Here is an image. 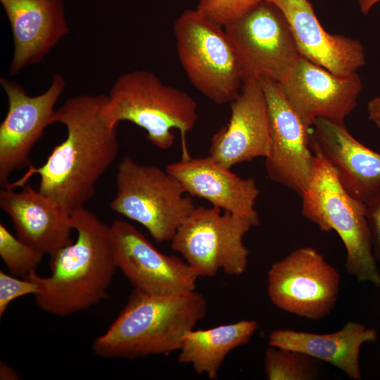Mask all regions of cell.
<instances>
[{
    "mask_svg": "<svg viewBox=\"0 0 380 380\" xmlns=\"http://www.w3.org/2000/svg\"><path fill=\"white\" fill-rule=\"evenodd\" d=\"M313 167L302 193V215L323 232L335 231L346 251L347 272L359 281L380 287L365 203L342 186L329 161L310 142Z\"/></svg>",
    "mask_w": 380,
    "mask_h": 380,
    "instance_id": "cell-5",
    "label": "cell"
},
{
    "mask_svg": "<svg viewBox=\"0 0 380 380\" xmlns=\"http://www.w3.org/2000/svg\"><path fill=\"white\" fill-rule=\"evenodd\" d=\"M0 207L10 217L16 236L44 255L52 257L73 241L72 214L29 184L20 192L1 189Z\"/></svg>",
    "mask_w": 380,
    "mask_h": 380,
    "instance_id": "cell-19",
    "label": "cell"
},
{
    "mask_svg": "<svg viewBox=\"0 0 380 380\" xmlns=\"http://www.w3.org/2000/svg\"><path fill=\"white\" fill-rule=\"evenodd\" d=\"M44 255L0 224V256L11 274L23 277L36 271Z\"/></svg>",
    "mask_w": 380,
    "mask_h": 380,
    "instance_id": "cell-24",
    "label": "cell"
},
{
    "mask_svg": "<svg viewBox=\"0 0 380 380\" xmlns=\"http://www.w3.org/2000/svg\"><path fill=\"white\" fill-rule=\"evenodd\" d=\"M257 225L251 219L222 213L219 208L196 207L177 229L171 247L199 277H214L220 270L240 276L249 255L243 238Z\"/></svg>",
    "mask_w": 380,
    "mask_h": 380,
    "instance_id": "cell-8",
    "label": "cell"
},
{
    "mask_svg": "<svg viewBox=\"0 0 380 380\" xmlns=\"http://www.w3.org/2000/svg\"><path fill=\"white\" fill-rule=\"evenodd\" d=\"M205 296L195 291L154 296L133 289L106 331L92 343L103 358L133 360L179 350L186 334L204 318Z\"/></svg>",
    "mask_w": 380,
    "mask_h": 380,
    "instance_id": "cell-3",
    "label": "cell"
},
{
    "mask_svg": "<svg viewBox=\"0 0 380 380\" xmlns=\"http://www.w3.org/2000/svg\"><path fill=\"white\" fill-rule=\"evenodd\" d=\"M263 1L274 4L283 13L301 56L342 76L357 72L365 65L360 41L327 32L309 0Z\"/></svg>",
    "mask_w": 380,
    "mask_h": 380,
    "instance_id": "cell-18",
    "label": "cell"
},
{
    "mask_svg": "<svg viewBox=\"0 0 380 380\" xmlns=\"http://www.w3.org/2000/svg\"><path fill=\"white\" fill-rule=\"evenodd\" d=\"M19 374L4 361L0 362V379L1 380H18Z\"/></svg>",
    "mask_w": 380,
    "mask_h": 380,
    "instance_id": "cell-29",
    "label": "cell"
},
{
    "mask_svg": "<svg viewBox=\"0 0 380 380\" xmlns=\"http://www.w3.org/2000/svg\"><path fill=\"white\" fill-rule=\"evenodd\" d=\"M106 95L69 98L56 110L54 122L63 124L66 138L56 146L46 162L31 165L18 180L6 187H23L34 175L40 177L39 191L70 214L84 208L94 196L101 177L118 153L117 127L101 116Z\"/></svg>",
    "mask_w": 380,
    "mask_h": 380,
    "instance_id": "cell-1",
    "label": "cell"
},
{
    "mask_svg": "<svg viewBox=\"0 0 380 380\" xmlns=\"http://www.w3.org/2000/svg\"><path fill=\"white\" fill-rule=\"evenodd\" d=\"M166 170L189 196L205 199L212 206L259 224L255 205L260 191L254 179L239 177L211 156L182 157L168 165Z\"/></svg>",
    "mask_w": 380,
    "mask_h": 380,
    "instance_id": "cell-17",
    "label": "cell"
},
{
    "mask_svg": "<svg viewBox=\"0 0 380 380\" xmlns=\"http://www.w3.org/2000/svg\"><path fill=\"white\" fill-rule=\"evenodd\" d=\"M369 119L380 128V96L371 99L367 103Z\"/></svg>",
    "mask_w": 380,
    "mask_h": 380,
    "instance_id": "cell-28",
    "label": "cell"
},
{
    "mask_svg": "<svg viewBox=\"0 0 380 380\" xmlns=\"http://www.w3.org/2000/svg\"><path fill=\"white\" fill-rule=\"evenodd\" d=\"M365 205L374 254L380 261V186Z\"/></svg>",
    "mask_w": 380,
    "mask_h": 380,
    "instance_id": "cell-27",
    "label": "cell"
},
{
    "mask_svg": "<svg viewBox=\"0 0 380 380\" xmlns=\"http://www.w3.org/2000/svg\"><path fill=\"white\" fill-rule=\"evenodd\" d=\"M77 239L51 257V274L33 271L23 277L37 284L36 305L58 317L88 310L107 298L118 270L109 237V227L84 208L72 214Z\"/></svg>",
    "mask_w": 380,
    "mask_h": 380,
    "instance_id": "cell-2",
    "label": "cell"
},
{
    "mask_svg": "<svg viewBox=\"0 0 380 380\" xmlns=\"http://www.w3.org/2000/svg\"><path fill=\"white\" fill-rule=\"evenodd\" d=\"M270 130L267 102L259 80L243 82L231 102V116L227 125L211 139L210 156L224 167L258 157L267 158L270 150Z\"/></svg>",
    "mask_w": 380,
    "mask_h": 380,
    "instance_id": "cell-15",
    "label": "cell"
},
{
    "mask_svg": "<svg viewBox=\"0 0 380 380\" xmlns=\"http://www.w3.org/2000/svg\"><path fill=\"white\" fill-rule=\"evenodd\" d=\"M378 332L365 324L348 321L339 330L317 334L293 329H277L268 337L269 346L298 351L320 362L329 363L353 380L362 379L360 365L361 347L374 343Z\"/></svg>",
    "mask_w": 380,
    "mask_h": 380,
    "instance_id": "cell-21",
    "label": "cell"
},
{
    "mask_svg": "<svg viewBox=\"0 0 380 380\" xmlns=\"http://www.w3.org/2000/svg\"><path fill=\"white\" fill-rule=\"evenodd\" d=\"M379 2L380 0H358V5L361 13L366 15L373 6Z\"/></svg>",
    "mask_w": 380,
    "mask_h": 380,
    "instance_id": "cell-30",
    "label": "cell"
},
{
    "mask_svg": "<svg viewBox=\"0 0 380 380\" xmlns=\"http://www.w3.org/2000/svg\"><path fill=\"white\" fill-rule=\"evenodd\" d=\"M173 32L179 62L194 87L217 105L231 103L243 77L224 27L197 9H186L175 20Z\"/></svg>",
    "mask_w": 380,
    "mask_h": 380,
    "instance_id": "cell-6",
    "label": "cell"
},
{
    "mask_svg": "<svg viewBox=\"0 0 380 380\" xmlns=\"http://www.w3.org/2000/svg\"><path fill=\"white\" fill-rule=\"evenodd\" d=\"M310 142L334 167L344 189L367 203L380 186V153L357 141L344 122L315 120Z\"/></svg>",
    "mask_w": 380,
    "mask_h": 380,
    "instance_id": "cell-20",
    "label": "cell"
},
{
    "mask_svg": "<svg viewBox=\"0 0 380 380\" xmlns=\"http://www.w3.org/2000/svg\"><path fill=\"white\" fill-rule=\"evenodd\" d=\"M262 0H198L196 9L222 26L239 18Z\"/></svg>",
    "mask_w": 380,
    "mask_h": 380,
    "instance_id": "cell-25",
    "label": "cell"
},
{
    "mask_svg": "<svg viewBox=\"0 0 380 380\" xmlns=\"http://www.w3.org/2000/svg\"><path fill=\"white\" fill-rule=\"evenodd\" d=\"M268 380H313L320 372V361L298 351L269 346L264 358Z\"/></svg>",
    "mask_w": 380,
    "mask_h": 380,
    "instance_id": "cell-23",
    "label": "cell"
},
{
    "mask_svg": "<svg viewBox=\"0 0 380 380\" xmlns=\"http://www.w3.org/2000/svg\"><path fill=\"white\" fill-rule=\"evenodd\" d=\"M0 84L8 99V111L0 125V184L4 188L14 171L32 165L31 151L46 127L53 123L55 106L66 82L53 74L49 89L34 96L6 77L0 78Z\"/></svg>",
    "mask_w": 380,
    "mask_h": 380,
    "instance_id": "cell-13",
    "label": "cell"
},
{
    "mask_svg": "<svg viewBox=\"0 0 380 380\" xmlns=\"http://www.w3.org/2000/svg\"><path fill=\"white\" fill-rule=\"evenodd\" d=\"M9 22L13 51L10 76L42 62L70 32L62 0H0Z\"/></svg>",
    "mask_w": 380,
    "mask_h": 380,
    "instance_id": "cell-16",
    "label": "cell"
},
{
    "mask_svg": "<svg viewBox=\"0 0 380 380\" xmlns=\"http://www.w3.org/2000/svg\"><path fill=\"white\" fill-rule=\"evenodd\" d=\"M238 55L243 82L269 77L279 83L300 56L281 10L262 0L224 26Z\"/></svg>",
    "mask_w": 380,
    "mask_h": 380,
    "instance_id": "cell-10",
    "label": "cell"
},
{
    "mask_svg": "<svg viewBox=\"0 0 380 380\" xmlns=\"http://www.w3.org/2000/svg\"><path fill=\"white\" fill-rule=\"evenodd\" d=\"M109 237L116 267L133 289L154 296L195 291L198 273L180 258L160 252L133 224L114 221Z\"/></svg>",
    "mask_w": 380,
    "mask_h": 380,
    "instance_id": "cell-12",
    "label": "cell"
},
{
    "mask_svg": "<svg viewBox=\"0 0 380 380\" xmlns=\"http://www.w3.org/2000/svg\"><path fill=\"white\" fill-rule=\"evenodd\" d=\"M258 80L265 96L270 130V150L265 163L267 174L300 196L313 167L312 123L293 106L279 82L269 77Z\"/></svg>",
    "mask_w": 380,
    "mask_h": 380,
    "instance_id": "cell-11",
    "label": "cell"
},
{
    "mask_svg": "<svg viewBox=\"0 0 380 380\" xmlns=\"http://www.w3.org/2000/svg\"><path fill=\"white\" fill-rule=\"evenodd\" d=\"M259 328L257 321L243 319L208 329H192L184 336L178 362L190 364L198 374L216 379L227 355L249 342Z\"/></svg>",
    "mask_w": 380,
    "mask_h": 380,
    "instance_id": "cell-22",
    "label": "cell"
},
{
    "mask_svg": "<svg viewBox=\"0 0 380 380\" xmlns=\"http://www.w3.org/2000/svg\"><path fill=\"white\" fill-rule=\"evenodd\" d=\"M280 84L293 106L312 125L317 118L344 122L356 107L362 88L357 72L337 75L301 56Z\"/></svg>",
    "mask_w": 380,
    "mask_h": 380,
    "instance_id": "cell-14",
    "label": "cell"
},
{
    "mask_svg": "<svg viewBox=\"0 0 380 380\" xmlns=\"http://www.w3.org/2000/svg\"><path fill=\"white\" fill-rule=\"evenodd\" d=\"M115 182L110 208L141 224L158 243L171 241L196 208L180 182L166 170L139 164L129 156L119 163Z\"/></svg>",
    "mask_w": 380,
    "mask_h": 380,
    "instance_id": "cell-7",
    "label": "cell"
},
{
    "mask_svg": "<svg viewBox=\"0 0 380 380\" xmlns=\"http://www.w3.org/2000/svg\"><path fill=\"white\" fill-rule=\"evenodd\" d=\"M197 103L188 93L165 84L154 73L137 70L120 75L106 95L101 108L102 119L117 127L130 122L146 132L147 139L160 149L174 144V129L183 143V156H188L185 136L198 120Z\"/></svg>",
    "mask_w": 380,
    "mask_h": 380,
    "instance_id": "cell-4",
    "label": "cell"
},
{
    "mask_svg": "<svg viewBox=\"0 0 380 380\" xmlns=\"http://www.w3.org/2000/svg\"><path fill=\"white\" fill-rule=\"evenodd\" d=\"M36 283L23 277L22 279L11 274L0 271V317H1L10 303L20 297L35 295L38 292Z\"/></svg>",
    "mask_w": 380,
    "mask_h": 380,
    "instance_id": "cell-26",
    "label": "cell"
},
{
    "mask_svg": "<svg viewBox=\"0 0 380 380\" xmlns=\"http://www.w3.org/2000/svg\"><path fill=\"white\" fill-rule=\"evenodd\" d=\"M338 270L315 248L300 247L270 267L267 294L286 312L312 320L329 315L338 298Z\"/></svg>",
    "mask_w": 380,
    "mask_h": 380,
    "instance_id": "cell-9",
    "label": "cell"
}]
</instances>
